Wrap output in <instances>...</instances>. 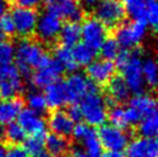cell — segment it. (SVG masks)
Wrapping results in <instances>:
<instances>
[{"label": "cell", "instance_id": "cell-13", "mask_svg": "<svg viewBox=\"0 0 158 157\" xmlns=\"http://www.w3.org/2000/svg\"><path fill=\"white\" fill-rule=\"evenodd\" d=\"M81 38L84 44L98 51L107 38V27L95 16L85 19L81 26Z\"/></svg>", "mask_w": 158, "mask_h": 157}, {"label": "cell", "instance_id": "cell-39", "mask_svg": "<svg viewBox=\"0 0 158 157\" xmlns=\"http://www.w3.org/2000/svg\"><path fill=\"white\" fill-rule=\"evenodd\" d=\"M98 2H99V0H81L82 6L87 9H94Z\"/></svg>", "mask_w": 158, "mask_h": 157}, {"label": "cell", "instance_id": "cell-11", "mask_svg": "<svg viewBox=\"0 0 158 157\" xmlns=\"http://www.w3.org/2000/svg\"><path fill=\"white\" fill-rule=\"evenodd\" d=\"M68 103H76L82 100L89 91L96 89L97 86L92 83L85 75L81 73H74L68 75L62 82Z\"/></svg>", "mask_w": 158, "mask_h": 157}, {"label": "cell", "instance_id": "cell-42", "mask_svg": "<svg viewBox=\"0 0 158 157\" xmlns=\"http://www.w3.org/2000/svg\"><path fill=\"white\" fill-rule=\"evenodd\" d=\"M31 157H51V155L46 151V149H42V150H40L38 153L34 154V155H31Z\"/></svg>", "mask_w": 158, "mask_h": 157}, {"label": "cell", "instance_id": "cell-33", "mask_svg": "<svg viewBox=\"0 0 158 157\" xmlns=\"http://www.w3.org/2000/svg\"><path fill=\"white\" fill-rule=\"evenodd\" d=\"M158 22V5L156 0H145V23L156 28Z\"/></svg>", "mask_w": 158, "mask_h": 157}, {"label": "cell", "instance_id": "cell-47", "mask_svg": "<svg viewBox=\"0 0 158 157\" xmlns=\"http://www.w3.org/2000/svg\"><path fill=\"white\" fill-rule=\"evenodd\" d=\"M62 157H64V156H62Z\"/></svg>", "mask_w": 158, "mask_h": 157}, {"label": "cell", "instance_id": "cell-34", "mask_svg": "<svg viewBox=\"0 0 158 157\" xmlns=\"http://www.w3.org/2000/svg\"><path fill=\"white\" fill-rule=\"evenodd\" d=\"M14 51L13 48L6 42L0 43V67L13 62Z\"/></svg>", "mask_w": 158, "mask_h": 157}, {"label": "cell", "instance_id": "cell-46", "mask_svg": "<svg viewBox=\"0 0 158 157\" xmlns=\"http://www.w3.org/2000/svg\"><path fill=\"white\" fill-rule=\"evenodd\" d=\"M129 1H132V0H121V2H123V5L127 4V2H129Z\"/></svg>", "mask_w": 158, "mask_h": 157}, {"label": "cell", "instance_id": "cell-8", "mask_svg": "<svg viewBox=\"0 0 158 157\" xmlns=\"http://www.w3.org/2000/svg\"><path fill=\"white\" fill-rule=\"evenodd\" d=\"M97 135L103 149L110 151H123L129 142V135L127 132L111 124H103L102 126H99Z\"/></svg>", "mask_w": 158, "mask_h": 157}, {"label": "cell", "instance_id": "cell-5", "mask_svg": "<svg viewBox=\"0 0 158 157\" xmlns=\"http://www.w3.org/2000/svg\"><path fill=\"white\" fill-rule=\"evenodd\" d=\"M115 28L117 30L114 32V39L118 42L120 48L126 50L137 48L144 40L148 32V24L141 20L120 23Z\"/></svg>", "mask_w": 158, "mask_h": 157}, {"label": "cell", "instance_id": "cell-17", "mask_svg": "<svg viewBox=\"0 0 158 157\" xmlns=\"http://www.w3.org/2000/svg\"><path fill=\"white\" fill-rule=\"evenodd\" d=\"M126 157H158V143L156 138L140 136L128 142Z\"/></svg>", "mask_w": 158, "mask_h": 157}, {"label": "cell", "instance_id": "cell-26", "mask_svg": "<svg viewBox=\"0 0 158 157\" xmlns=\"http://www.w3.org/2000/svg\"><path fill=\"white\" fill-rule=\"evenodd\" d=\"M137 132L144 138H156L158 132L157 112L141 118V120L137 122Z\"/></svg>", "mask_w": 158, "mask_h": 157}, {"label": "cell", "instance_id": "cell-38", "mask_svg": "<svg viewBox=\"0 0 158 157\" xmlns=\"http://www.w3.org/2000/svg\"><path fill=\"white\" fill-rule=\"evenodd\" d=\"M40 0H15L18 6H24V7H31V8H35L40 4Z\"/></svg>", "mask_w": 158, "mask_h": 157}, {"label": "cell", "instance_id": "cell-16", "mask_svg": "<svg viewBox=\"0 0 158 157\" xmlns=\"http://www.w3.org/2000/svg\"><path fill=\"white\" fill-rule=\"evenodd\" d=\"M48 7L60 19L70 22H79L84 15L83 9L77 0H52Z\"/></svg>", "mask_w": 158, "mask_h": 157}, {"label": "cell", "instance_id": "cell-21", "mask_svg": "<svg viewBox=\"0 0 158 157\" xmlns=\"http://www.w3.org/2000/svg\"><path fill=\"white\" fill-rule=\"evenodd\" d=\"M128 105L135 110L141 118L157 112V105H156L155 97L149 94H144V92L135 94V96L129 100Z\"/></svg>", "mask_w": 158, "mask_h": 157}, {"label": "cell", "instance_id": "cell-20", "mask_svg": "<svg viewBox=\"0 0 158 157\" xmlns=\"http://www.w3.org/2000/svg\"><path fill=\"white\" fill-rule=\"evenodd\" d=\"M23 109V102L20 98L0 100V125H7L16 120L20 111Z\"/></svg>", "mask_w": 158, "mask_h": 157}, {"label": "cell", "instance_id": "cell-18", "mask_svg": "<svg viewBox=\"0 0 158 157\" xmlns=\"http://www.w3.org/2000/svg\"><path fill=\"white\" fill-rule=\"evenodd\" d=\"M75 122L72 120V118L68 116L66 111L60 109H54L48 119V126L52 131V133L62 136L72 135V132L74 128Z\"/></svg>", "mask_w": 158, "mask_h": 157}, {"label": "cell", "instance_id": "cell-12", "mask_svg": "<svg viewBox=\"0 0 158 157\" xmlns=\"http://www.w3.org/2000/svg\"><path fill=\"white\" fill-rule=\"evenodd\" d=\"M10 16L14 22L15 34L24 38V37H29L35 32L37 18H38L35 8L16 6L12 9Z\"/></svg>", "mask_w": 158, "mask_h": 157}, {"label": "cell", "instance_id": "cell-27", "mask_svg": "<svg viewBox=\"0 0 158 157\" xmlns=\"http://www.w3.org/2000/svg\"><path fill=\"white\" fill-rule=\"evenodd\" d=\"M73 57L77 66H88L92 60H95L97 51L84 43H77L72 49Z\"/></svg>", "mask_w": 158, "mask_h": 157}, {"label": "cell", "instance_id": "cell-1", "mask_svg": "<svg viewBox=\"0 0 158 157\" xmlns=\"http://www.w3.org/2000/svg\"><path fill=\"white\" fill-rule=\"evenodd\" d=\"M117 65L121 72V78L125 80L131 92L141 94L144 91L145 82L142 74V52L139 49L120 50L115 58Z\"/></svg>", "mask_w": 158, "mask_h": 157}, {"label": "cell", "instance_id": "cell-29", "mask_svg": "<svg viewBox=\"0 0 158 157\" xmlns=\"http://www.w3.org/2000/svg\"><path fill=\"white\" fill-rule=\"evenodd\" d=\"M26 132L18 122H9L6 125L4 131V138L9 143L12 144H21L26 140Z\"/></svg>", "mask_w": 158, "mask_h": 157}, {"label": "cell", "instance_id": "cell-40", "mask_svg": "<svg viewBox=\"0 0 158 157\" xmlns=\"http://www.w3.org/2000/svg\"><path fill=\"white\" fill-rule=\"evenodd\" d=\"M101 157H126L123 154V151H110L107 150V153L103 154Z\"/></svg>", "mask_w": 158, "mask_h": 157}, {"label": "cell", "instance_id": "cell-19", "mask_svg": "<svg viewBox=\"0 0 158 157\" xmlns=\"http://www.w3.org/2000/svg\"><path fill=\"white\" fill-rule=\"evenodd\" d=\"M106 84V91L110 102L121 104L129 100L131 90L121 76H113Z\"/></svg>", "mask_w": 158, "mask_h": 157}, {"label": "cell", "instance_id": "cell-32", "mask_svg": "<svg viewBox=\"0 0 158 157\" xmlns=\"http://www.w3.org/2000/svg\"><path fill=\"white\" fill-rule=\"evenodd\" d=\"M44 139L45 136H40V135H30L28 139H26L24 142V149L27 150V153L29 154V156L34 155V154L38 153L40 150L45 148L44 144Z\"/></svg>", "mask_w": 158, "mask_h": 157}, {"label": "cell", "instance_id": "cell-45", "mask_svg": "<svg viewBox=\"0 0 158 157\" xmlns=\"http://www.w3.org/2000/svg\"><path fill=\"white\" fill-rule=\"evenodd\" d=\"M43 1H44V2H45V5H46V6H48V5L50 4V2H51V1H52V0H43Z\"/></svg>", "mask_w": 158, "mask_h": 157}, {"label": "cell", "instance_id": "cell-3", "mask_svg": "<svg viewBox=\"0 0 158 157\" xmlns=\"http://www.w3.org/2000/svg\"><path fill=\"white\" fill-rule=\"evenodd\" d=\"M72 135L77 141V144L72 147V157H101L103 155V147L92 126L85 122L74 125Z\"/></svg>", "mask_w": 158, "mask_h": 157}, {"label": "cell", "instance_id": "cell-22", "mask_svg": "<svg viewBox=\"0 0 158 157\" xmlns=\"http://www.w3.org/2000/svg\"><path fill=\"white\" fill-rule=\"evenodd\" d=\"M44 89V97L45 100H46V104H48V108H51L53 110L60 109L61 106H64L65 104L68 103L64 86L59 81L45 87Z\"/></svg>", "mask_w": 158, "mask_h": 157}, {"label": "cell", "instance_id": "cell-15", "mask_svg": "<svg viewBox=\"0 0 158 157\" xmlns=\"http://www.w3.org/2000/svg\"><path fill=\"white\" fill-rule=\"evenodd\" d=\"M114 73L115 65L113 64V61L106 59L92 60L87 66V74L89 80L96 86L106 84L114 76Z\"/></svg>", "mask_w": 158, "mask_h": 157}, {"label": "cell", "instance_id": "cell-35", "mask_svg": "<svg viewBox=\"0 0 158 157\" xmlns=\"http://www.w3.org/2000/svg\"><path fill=\"white\" fill-rule=\"evenodd\" d=\"M0 31L5 36L15 35V27H14V22L10 14L6 13L0 18Z\"/></svg>", "mask_w": 158, "mask_h": 157}, {"label": "cell", "instance_id": "cell-2", "mask_svg": "<svg viewBox=\"0 0 158 157\" xmlns=\"http://www.w3.org/2000/svg\"><path fill=\"white\" fill-rule=\"evenodd\" d=\"M48 57L42 44L24 37L14 48V59L16 61V68L22 76H29L32 70L44 61Z\"/></svg>", "mask_w": 158, "mask_h": 157}, {"label": "cell", "instance_id": "cell-44", "mask_svg": "<svg viewBox=\"0 0 158 157\" xmlns=\"http://www.w3.org/2000/svg\"><path fill=\"white\" fill-rule=\"evenodd\" d=\"M4 39H5V35L2 34V32H1V31H0V42H2Z\"/></svg>", "mask_w": 158, "mask_h": 157}, {"label": "cell", "instance_id": "cell-4", "mask_svg": "<svg viewBox=\"0 0 158 157\" xmlns=\"http://www.w3.org/2000/svg\"><path fill=\"white\" fill-rule=\"evenodd\" d=\"M80 110L85 124L90 126H102L107 119V103L102 96L98 88L89 91L80 100Z\"/></svg>", "mask_w": 158, "mask_h": 157}, {"label": "cell", "instance_id": "cell-41", "mask_svg": "<svg viewBox=\"0 0 158 157\" xmlns=\"http://www.w3.org/2000/svg\"><path fill=\"white\" fill-rule=\"evenodd\" d=\"M7 9H8V2L7 0H0V18L7 13Z\"/></svg>", "mask_w": 158, "mask_h": 157}, {"label": "cell", "instance_id": "cell-23", "mask_svg": "<svg viewBox=\"0 0 158 157\" xmlns=\"http://www.w3.org/2000/svg\"><path fill=\"white\" fill-rule=\"evenodd\" d=\"M45 149L51 157H62L69 149V141L66 136L58 135V134H50L44 139Z\"/></svg>", "mask_w": 158, "mask_h": 157}, {"label": "cell", "instance_id": "cell-30", "mask_svg": "<svg viewBox=\"0 0 158 157\" xmlns=\"http://www.w3.org/2000/svg\"><path fill=\"white\" fill-rule=\"evenodd\" d=\"M26 102L28 104V109L35 111L37 113H44L45 110L48 109V104L43 94L40 91H31L26 96Z\"/></svg>", "mask_w": 158, "mask_h": 157}, {"label": "cell", "instance_id": "cell-7", "mask_svg": "<svg viewBox=\"0 0 158 157\" xmlns=\"http://www.w3.org/2000/svg\"><path fill=\"white\" fill-rule=\"evenodd\" d=\"M22 75L16 66L8 64L0 67V98H14L22 90Z\"/></svg>", "mask_w": 158, "mask_h": 157}, {"label": "cell", "instance_id": "cell-28", "mask_svg": "<svg viewBox=\"0 0 158 157\" xmlns=\"http://www.w3.org/2000/svg\"><path fill=\"white\" fill-rule=\"evenodd\" d=\"M142 74L144 78L145 86L155 88L157 84V62L152 57H147L142 60Z\"/></svg>", "mask_w": 158, "mask_h": 157}, {"label": "cell", "instance_id": "cell-6", "mask_svg": "<svg viewBox=\"0 0 158 157\" xmlns=\"http://www.w3.org/2000/svg\"><path fill=\"white\" fill-rule=\"evenodd\" d=\"M95 18L107 28H115L126 18V9L121 0H99L94 8Z\"/></svg>", "mask_w": 158, "mask_h": 157}, {"label": "cell", "instance_id": "cell-24", "mask_svg": "<svg viewBox=\"0 0 158 157\" xmlns=\"http://www.w3.org/2000/svg\"><path fill=\"white\" fill-rule=\"evenodd\" d=\"M61 45L67 48H73L80 42L81 39V26L77 22H68L66 24H62L59 36Z\"/></svg>", "mask_w": 158, "mask_h": 157}, {"label": "cell", "instance_id": "cell-37", "mask_svg": "<svg viewBox=\"0 0 158 157\" xmlns=\"http://www.w3.org/2000/svg\"><path fill=\"white\" fill-rule=\"evenodd\" d=\"M67 113L72 118V120L74 122H79L80 120H82V114H81V110H80V106L77 104H73L69 108V110L67 111Z\"/></svg>", "mask_w": 158, "mask_h": 157}, {"label": "cell", "instance_id": "cell-31", "mask_svg": "<svg viewBox=\"0 0 158 157\" xmlns=\"http://www.w3.org/2000/svg\"><path fill=\"white\" fill-rule=\"evenodd\" d=\"M120 50H121L120 45L114 38H106L104 40V43L102 44V46L99 48V51H101L103 59L111 61L115 60V58L118 57Z\"/></svg>", "mask_w": 158, "mask_h": 157}, {"label": "cell", "instance_id": "cell-25", "mask_svg": "<svg viewBox=\"0 0 158 157\" xmlns=\"http://www.w3.org/2000/svg\"><path fill=\"white\" fill-rule=\"evenodd\" d=\"M54 59L60 64L64 70L72 73V72H75L79 68V66H77L74 57H73L72 48H67L64 45L57 46L54 49Z\"/></svg>", "mask_w": 158, "mask_h": 157}, {"label": "cell", "instance_id": "cell-14", "mask_svg": "<svg viewBox=\"0 0 158 157\" xmlns=\"http://www.w3.org/2000/svg\"><path fill=\"white\" fill-rule=\"evenodd\" d=\"M18 124L23 128L26 134L45 136L48 124L40 113L30 109H22L18 116Z\"/></svg>", "mask_w": 158, "mask_h": 157}, {"label": "cell", "instance_id": "cell-36", "mask_svg": "<svg viewBox=\"0 0 158 157\" xmlns=\"http://www.w3.org/2000/svg\"><path fill=\"white\" fill-rule=\"evenodd\" d=\"M4 157H30L27 153L24 147H21L20 144H13L9 149L5 151Z\"/></svg>", "mask_w": 158, "mask_h": 157}, {"label": "cell", "instance_id": "cell-9", "mask_svg": "<svg viewBox=\"0 0 158 157\" xmlns=\"http://www.w3.org/2000/svg\"><path fill=\"white\" fill-rule=\"evenodd\" d=\"M61 27L62 19L59 18L52 11L46 9L37 18L35 32L42 42L48 44L58 38Z\"/></svg>", "mask_w": 158, "mask_h": 157}, {"label": "cell", "instance_id": "cell-43", "mask_svg": "<svg viewBox=\"0 0 158 157\" xmlns=\"http://www.w3.org/2000/svg\"><path fill=\"white\" fill-rule=\"evenodd\" d=\"M5 151H6V148H5L4 143H2V141L0 139V157L5 156Z\"/></svg>", "mask_w": 158, "mask_h": 157}, {"label": "cell", "instance_id": "cell-10", "mask_svg": "<svg viewBox=\"0 0 158 157\" xmlns=\"http://www.w3.org/2000/svg\"><path fill=\"white\" fill-rule=\"evenodd\" d=\"M64 72L65 70L60 64L56 59L48 56L44 61L35 68V72L31 76V82L37 88H45L52 83L58 82Z\"/></svg>", "mask_w": 158, "mask_h": 157}]
</instances>
